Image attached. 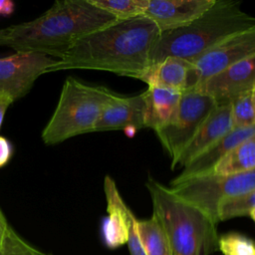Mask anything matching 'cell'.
Returning a JSON list of instances; mask_svg holds the SVG:
<instances>
[{
	"label": "cell",
	"instance_id": "6da1fadb",
	"mask_svg": "<svg viewBox=\"0 0 255 255\" xmlns=\"http://www.w3.org/2000/svg\"><path fill=\"white\" fill-rule=\"evenodd\" d=\"M159 34L145 16L117 21L80 39L46 73L97 70L139 80L150 65Z\"/></svg>",
	"mask_w": 255,
	"mask_h": 255
},
{
	"label": "cell",
	"instance_id": "7a4b0ae2",
	"mask_svg": "<svg viewBox=\"0 0 255 255\" xmlns=\"http://www.w3.org/2000/svg\"><path fill=\"white\" fill-rule=\"evenodd\" d=\"M118 20L90 0H59L36 19L0 30V46L62 59L83 37Z\"/></svg>",
	"mask_w": 255,
	"mask_h": 255
},
{
	"label": "cell",
	"instance_id": "3957f363",
	"mask_svg": "<svg viewBox=\"0 0 255 255\" xmlns=\"http://www.w3.org/2000/svg\"><path fill=\"white\" fill-rule=\"evenodd\" d=\"M255 27V17L232 0H215L190 24L160 33L150 55V65L167 57L193 62L219 43L241 31Z\"/></svg>",
	"mask_w": 255,
	"mask_h": 255
},
{
	"label": "cell",
	"instance_id": "277c9868",
	"mask_svg": "<svg viewBox=\"0 0 255 255\" xmlns=\"http://www.w3.org/2000/svg\"><path fill=\"white\" fill-rule=\"evenodd\" d=\"M145 187L151 198L152 214L163 226L173 255H211L218 250L217 224L204 212L151 176Z\"/></svg>",
	"mask_w": 255,
	"mask_h": 255
},
{
	"label": "cell",
	"instance_id": "5b68a950",
	"mask_svg": "<svg viewBox=\"0 0 255 255\" xmlns=\"http://www.w3.org/2000/svg\"><path fill=\"white\" fill-rule=\"evenodd\" d=\"M117 94L103 86H93L68 77L62 87L57 107L45 126L41 138L47 145L95 131L105 107Z\"/></svg>",
	"mask_w": 255,
	"mask_h": 255
},
{
	"label": "cell",
	"instance_id": "8992f818",
	"mask_svg": "<svg viewBox=\"0 0 255 255\" xmlns=\"http://www.w3.org/2000/svg\"><path fill=\"white\" fill-rule=\"evenodd\" d=\"M168 187L176 196L200 209L217 224L219 207L223 202L255 189V170L236 174L210 172L173 179Z\"/></svg>",
	"mask_w": 255,
	"mask_h": 255
},
{
	"label": "cell",
	"instance_id": "52a82bcc",
	"mask_svg": "<svg viewBox=\"0 0 255 255\" xmlns=\"http://www.w3.org/2000/svg\"><path fill=\"white\" fill-rule=\"evenodd\" d=\"M216 107L215 101L210 96L197 90L185 91L172 120L154 130L171 159L172 169L180 153Z\"/></svg>",
	"mask_w": 255,
	"mask_h": 255
},
{
	"label": "cell",
	"instance_id": "ba28073f",
	"mask_svg": "<svg viewBox=\"0 0 255 255\" xmlns=\"http://www.w3.org/2000/svg\"><path fill=\"white\" fill-rule=\"evenodd\" d=\"M254 56L255 27H252L230 36L191 62L186 91L195 90L210 77Z\"/></svg>",
	"mask_w": 255,
	"mask_h": 255
},
{
	"label": "cell",
	"instance_id": "9c48e42d",
	"mask_svg": "<svg viewBox=\"0 0 255 255\" xmlns=\"http://www.w3.org/2000/svg\"><path fill=\"white\" fill-rule=\"evenodd\" d=\"M58 59L41 53L16 52L0 58V95L10 97L13 102L26 96L35 81Z\"/></svg>",
	"mask_w": 255,
	"mask_h": 255
},
{
	"label": "cell",
	"instance_id": "30bf717a",
	"mask_svg": "<svg viewBox=\"0 0 255 255\" xmlns=\"http://www.w3.org/2000/svg\"><path fill=\"white\" fill-rule=\"evenodd\" d=\"M255 88V56L210 77L195 90L210 96L217 106L229 105Z\"/></svg>",
	"mask_w": 255,
	"mask_h": 255
},
{
	"label": "cell",
	"instance_id": "8fae6325",
	"mask_svg": "<svg viewBox=\"0 0 255 255\" xmlns=\"http://www.w3.org/2000/svg\"><path fill=\"white\" fill-rule=\"evenodd\" d=\"M215 0H149L144 16L160 33L182 28L200 17Z\"/></svg>",
	"mask_w": 255,
	"mask_h": 255
},
{
	"label": "cell",
	"instance_id": "7c38bea8",
	"mask_svg": "<svg viewBox=\"0 0 255 255\" xmlns=\"http://www.w3.org/2000/svg\"><path fill=\"white\" fill-rule=\"evenodd\" d=\"M104 191L108 216L102 224L103 239L109 248H118L127 244L128 227L134 214L124 201L115 180L110 175L104 178Z\"/></svg>",
	"mask_w": 255,
	"mask_h": 255
},
{
	"label": "cell",
	"instance_id": "4fadbf2b",
	"mask_svg": "<svg viewBox=\"0 0 255 255\" xmlns=\"http://www.w3.org/2000/svg\"><path fill=\"white\" fill-rule=\"evenodd\" d=\"M144 128L143 93L130 97L116 95L105 107L95 127V131L133 129Z\"/></svg>",
	"mask_w": 255,
	"mask_h": 255
},
{
	"label": "cell",
	"instance_id": "5bb4252c",
	"mask_svg": "<svg viewBox=\"0 0 255 255\" xmlns=\"http://www.w3.org/2000/svg\"><path fill=\"white\" fill-rule=\"evenodd\" d=\"M233 128L230 105L217 106L180 153L174 168L188 164Z\"/></svg>",
	"mask_w": 255,
	"mask_h": 255
},
{
	"label": "cell",
	"instance_id": "9a60e30c",
	"mask_svg": "<svg viewBox=\"0 0 255 255\" xmlns=\"http://www.w3.org/2000/svg\"><path fill=\"white\" fill-rule=\"evenodd\" d=\"M255 133V127L246 128H233L210 147L196 156L192 161L182 167V171L174 179L210 173L216 165L239 143Z\"/></svg>",
	"mask_w": 255,
	"mask_h": 255
},
{
	"label": "cell",
	"instance_id": "2e32d148",
	"mask_svg": "<svg viewBox=\"0 0 255 255\" xmlns=\"http://www.w3.org/2000/svg\"><path fill=\"white\" fill-rule=\"evenodd\" d=\"M190 69V62L175 57H167L149 65L139 80L145 83L147 87H158L184 93L187 89Z\"/></svg>",
	"mask_w": 255,
	"mask_h": 255
},
{
	"label": "cell",
	"instance_id": "e0dca14e",
	"mask_svg": "<svg viewBox=\"0 0 255 255\" xmlns=\"http://www.w3.org/2000/svg\"><path fill=\"white\" fill-rule=\"evenodd\" d=\"M182 93L158 88L147 87L144 97V128L153 130L167 125L173 118Z\"/></svg>",
	"mask_w": 255,
	"mask_h": 255
},
{
	"label": "cell",
	"instance_id": "ac0fdd59",
	"mask_svg": "<svg viewBox=\"0 0 255 255\" xmlns=\"http://www.w3.org/2000/svg\"><path fill=\"white\" fill-rule=\"evenodd\" d=\"M137 231L145 255H173L166 232L153 214L148 219L138 220Z\"/></svg>",
	"mask_w": 255,
	"mask_h": 255
},
{
	"label": "cell",
	"instance_id": "d6986e66",
	"mask_svg": "<svg viewBox=\"0 0 255 255\" xmlns=\"http://www.w3.org/2000/svg\"><path fill=\"white\" fill-rule=\"evenodd\" d=\"M255 170V133L233 148L214 168L213 172L236 174Z\"/></svg>",
	"mask_w": 255,
	"mask_h": 255
},
{
	"label": "cell",
	"instance_id": "ffe728a7",
	"mask_svg": "<svg viewBox=\"0 0 255 255\" xmlns=\"http://www.w3.org/2000/svg\"><path fill=\"white\" fill-rule=\"evenodd\" d=\"M118 21L144 16L149 0H90Z\"/></svg>",
	"mask_w": 255,
	"mask_h": 255
},
{
	"label": "cell",
	"instance_id": "44dd1931",
	"mask_svg": "<svg viewBox=\"0 0 255 255\" xmlns=\"http://www.w3.org/2000/svg\"><path fill=\"white\" fill-rule=\"evenodd\" d=\"M229 105L234 128L255 127V107L252 92L237 97Z\"/></svg>",
	"mask_w": 255,
	"mask_h": 255
},
{
	"label": "cell",
	"instance_id": "7402d4cb",
	"mask_svg": "<svg viewBox=\"0 0 255 255\" xmlns=\"http://www.w3.org/2000/svg\"><path fill=\"white\" fill-rule=\"evenodd\" d=\"M255 207V189L223 202L219 207V222L234 217L246 216Z\"/></svg>",
	"mask_w": 255,
	"mask_h": 255
},
{
	"label": "cell",
	"instance_id": "603a6c76",
	"mask_svg": "<svg viewBox=\"0 0 255 255\" xmlns=\"http://www.w3.org/2000/svg\"><path fill=\"white\" fill-rule=\"evenodd\" d=\"M218 250L223 255H255V243L239 233H227L219 237Z\"/></svg>",
	"mask_w": 255,
	"mask_h": 255
},
{
	"label": "cell",
	"instance_id": "cb8c5ba5",
	"mask_svg": "<svg viewBox=\"0 0 255 255\" xmlns=\"http://www.w3.org/2000/svg\"><path fill=\"white\" fill-rule=\"evenodd\" d=\"M0 255H45L38 251L24 239H22L12 228L9 229L5 240L0 247Z\"/></svg>",
	"mask_w": 255,
	"mask_h": 255
},
{
	"label": "cell",
	"instance_id": "d4e9b609",
	"mask_svg": "<svg viewBox=\"0 0 255 255\" xmlns=\"http://www.w3.org/2000/svg\"><path fill=\"white\" fill-rule=\"evenodd\" d=\"M13 154L12 143L4 136L0 135V168L6 165Z\"/></svg>",
	"mask_w": 255,
	"mask_h": 255
},
{
	"label": "cell",
	"instance_id": "484cf974",
	"mask_svg": "<svg viewBox=\"0 0 255 255\" xmlns=\"http://www.w3.org/2000/svg\"><path fill=\"white\" fill-rule=\"evenodd\" d=\"M12 103H13V100L10 97H8L7 95H4V94L0 95V128H1V126L3 123L5 113Z\"/></svg>",
	"mask_w": 255,
	"mask_h": 255
},
{
	"label": "cell",
	"instance_id": "4316f807",
	"mask_svg": "<svg viewBox=\"0 0 255 255\" xmlns=\"http://www.w3.org/2000/svg\"><path fill=\"white\" fill-rule=\"evenodd\" d=\"M11 227L9 226L8 224V221L4 215V213L2 212V209L0 207V247L2 246L4 240H5V237L9 231Z\"/></svg>",
	"mask_w": 255,
	"mask_h": 255
},
{
	"label": "cell",
	"instance_id": "83f0119b",
	"mask_svg": "<svg viewBox=\"0 0 255 255\" xmlns=\"http://www.w3.org/2000/svg\"><path fill=\"white\" fill-rule=\"evenodd\" d=\"M15 4L10 0H0V15L9 16L14 12Z\"/></svg>",
	"mask_w": 255,
	"mask_h": 255
},
{
	"label": "cell",
	"instance_id": "f1b7e54d",
	"mask_svg": "<svg viewBox=\"0 0 255 255\" xmlns=\"http://www.w3.org/2000/svg\"><path fill=\"white\" fill-rule=\"evenodd\" d=\"M248 215H249V216L253 219V221L255 222V207H254V208L249 212V214H248Z\"/></svg>",
	"mask_w": 255,
	"mask_h": 255
},
{
	"label": "cell",
	"instance_id": "f546056e",
	"mask_svg": "<svg viewBox=\"0 0 255 255\" xmlns=\"http://www.w3.org/2000/svg\"><path fill=\"white\" fill-rule=\"evenodd\" d=\"M252 99H253V103H254V107H255V88L252 91Z\"/></svg>",
	"mask_w": 255,
	"mask_h": 255
}]
</instances>
